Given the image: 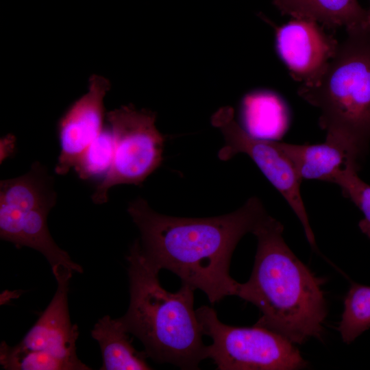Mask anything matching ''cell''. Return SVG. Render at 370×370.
Listing matches in <instances>:
<instances>
[{"label":"cell","mask_w":370,"mask_h":370,"mask_svg":"<svg viewBox=\"0 0 370 370\" xmlns=\"http://www.w3.org/2000/svg\"><path fill=\"white\" fill-rule=\"evenodd\" d=\"M127 212L139 230L136 241L144 258L202 291L212 304L236 295L238 282L229 271L233 252L243 236L269 215L256 197L234 212L214 217L162 214L140 197L129 204Z\"/></svg>","instance_id":"6da1fadb"},{"label":"cell","mask_w":370,"mask_h":370,"mask_svg":"<svg viewBox=\"0 0 370 370\" xmlns=\"http://www.w3.org/2000/svg\"><path fill=\"white\" fill-rule=\"evenodd\" d=\"M283 225L269 214L252 232L257 249L251 276L238 283L236 295L258 308L255 325L273 331L294 344L322 340L327 306L317 278L283 238Z\"/></svg>","instance_id":"7a4b0ae2"},{"label":"cell","mask_w":370,"mask_h":370,"mask_svg":"<svg viewBox=\"0 0 370 370\" xmlns=\"http://www.w3.org/2000/svg\"><path fill=\"white\" fill-rule=\"evenodd\" d=\"M130 304L117 318L124 330L143 344L147 357L184 370L199 369L208 358L204 332L193 308L194 289L182 284L175 293L160 284L159 270L141 254L137 241L130 248Z\"/></svg>","instance_id":"3957f363"},{"label":"cell","mask_w":370,"mask_h":370,"mask_svg":"<svg viewBox=\"0 0 370 370\" xmlns=\"http://www.w3.org/2000/svg\"><path fill=\"white\" fill-rule=\"evenodd\" d=\"M346 32L321 77L297 92L319 110L325 140L361 160L370 142V25Z\"/></svg>","instance_id":"277c9868"},{"label":"cell","mask_w":370,"mask_h":370,"mask_svg":"<svg viewBox=\"0 0 370 370\" xmlns=\"http://www.w3.org/2000/svg\"><path fill=\"white\" fill-rule=\"evenodd\" d=\"M57 201L54 178L39 162L19 177L0 182V237L17 248L40 252L52 267L62 265L82 273V267L51 237L47 216Z\"/></svg>","instance_id":"5b68a950"},{"label":"cell","mask_w":370,"mask_h":370,"mask_svg":"<svg viewBox=\"0 0 370 370\" xmlns=\"http://www.w3.org/2000/svg\"><path fill=\"white\" fill-rule=\"evenodd\" d=\"M51 270L58 286L49 304L18 344L1 343L0 364L4 369H91L77 356L78 328L69 316L68 293L74 271L62 265Z\"/></svg>","instance_id":"8992f818"},{"label":"cell","mask_w":370,"mask_h":370,"mask_svg":"<svg viewBox=\"0 0 370 370\" xmlns=\"http://www.w3.org/2000/svg\"><path fill=\"white\" fill-rule=\"evenodd\" d=\"M195 312L204 334L212 339L207 354L217 369L297 370L308 365L295 344L273 331L226 325L207 306Z\"/></svg>","instance_id":"52a82bcc"},{"label":"cell","mask_w":370,"mask_h":370,"mask_svg":"<svg viewBox=\"0 0 370 370\" xmlns=\"http://www.w3.org/2000/svg\"><path fill=\"white\" fill-rule=\"evenodd\" d=\"M115 143L112 167L91 195L96 204L106 203L110 188L140 184L161 164L164 138L155 127L154 114L123 106L106 113Z\"/></svg>","instance_id":"ba28073f"},{"label":"cell","mask_w":370,"mask_h":370,"mask_svg":"<svg viewBox=\"0 0 370 370\" xmlns=\"http://www.w3.org/2000/svg\"><path fill=\"white\" fill-rule=\"evenodd\" d=\"M217 119L225 141L219 158L227 160L239 153L247 154L287 201L301 222L308 242L317 250L314 234L301 195L302 180L279 142L251 136L233 119L229 110Z\"/></svg>","instance_id":"9c48e42d"},{"label":"cell","mask_w":370,"mask_h":370,"mask_svg":"<svg viewBox=\"0 0 370 370\" xmlns=\"http://www.w3.org/2000/svg\"><path fill=\"white\" fill-rule=\"evenodd\" d=\"M110 89L108 80L100 75L89 79L87 92L75 101L58 125L60 153L54 171L64 175L74 168L79 159L103 130L106 116L104 99Z\"/></svg>","instance_id":"30bf717a"},{"label":"cell","mask_w":370,"mask_h":370,"mask_svg":"<svg viewBox=\"0 0 370 370\" xmlns=\"http://www.w3.org/2000/svg\"><path fill=\"white\" fill-rule=\"evenodd\" d=\"M338 43L323 25L310 19L294 18L276 32L278 54L301 85L313 84L321 77Z\"/></svg>","instance_id":"8fae6325"},{"label":"cell","mask_w":370,"mask_h":370,"mask_svg":"<svg viewBox=\"0 0 370 370\" xmlns=\"http://www.w3.org/2000/svg\"><path fill=\"white\" fill-rule=\"evenodd\" d=\"M301 180L333 183L336 176L349 167L360 169V160L342 146L325 140L315 145L279 142Z\"/></svg>","instance_id":"7c38bea8"},{"label":"cell","mask_w":370,"mask_h":370,"mask_svg":"<svg viewBox=\"0 0 370 370\" xmlns=\"http://www.w3.org/2000/svg\"><path fill=\"white\" fill-rule=\"evenodd\" d=\"M284 15L313 20L328 28H355L370 25L368 10L357 0H273Z\"/></svg>","instance_id":"4fadbf2b"},{"label":"cell","mask_w":370,"mask_h":370,"mask_svg":"<svg viewBox=\"0 0 370 370\" xmlns=\"http://www.w3.org/2000/svg\"><path fill=\"white\" fill-rule=\"evenodd\" d=\"M100 347L103 357L101 370H148L145 351L138 352L132 345L127 332L117 319L106 315L90 331Z\"/></svg>","instance_id":"5bb4252c"},{"label":"cell","mask_w":370,"mask_h":370,"mask_svg":"<svg viewBox=\"0 0 370 370\" xmlns=\"http://www.w3.org/2000/svg\"><path fill=\"white\" fill-rule=\"evenodd\" d=\"M241 121V127L251 136L273 140L286 128L288 112L280 97L269 91L259 90L243 99Z\"/></svg>","instance_id":"9a60e30c"},{"label":"cell","mask_w":370,"mask_h":370,"mask_svg":"<svg viewBox=\"0 0 370 370\" xmlns=\"http://www.w3.org/2000/svg\"><path fill=\"white\" fill-rule=\"evenodd\" d=\"M370 328V286L352 283L344 299L338 331L349 344Z\"/></svg>","instance_id":"2e32d148"},{"label":"cell","mask_w":370,"mask_h":370,"mask_svg":"<svg viewBox=\"0 0 370 370\" xmlns=\"http://www.w3.org/2000/svg\"><path fill=\"white\" fill-rule=\"evenodd\" d=\"M114 152V138L108 126L88 146L73 169L82 180H103L112 167Z\"/></svg>","instance_id":"e0dca14e"},{"label":"cell","mask_w":370,"mask_h":370,"mask_svg":"<svg viewBox=\"0 0 370 370\" xmlns=\"http://www.w3.org/2000/svg\"><path fill=\"white\" fill-rule=\"evenodd\" d=\"M358 171L354 167L343 170L333 183L337 184L343 195L349 199L363 213L364 218L359 221L358 226L370 239V185L359 177Z\"/></svg>","instance_id":"ac0fdd59"},{"label":"cell","mask_w":370,"mask_h":370,"mask_svg":"<svg viewBox=\"0 0 370 370\" xmlns=\"http://www.w3.org/2000/svg\"><path fill=\"white\" fill-rule=\"evenodd\" d=\"M367 10H368V13H369V17H370V8Z\"/></svg>","instance_id":"d6986e66"}]
</instances>
